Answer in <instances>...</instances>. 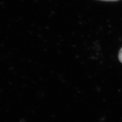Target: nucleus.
Segmentation results:
<instances>
[{
	"instance_id": "f257e3e1",
	"label": "nucleus",
	"mask_w": 122,
	"mask_h": 122,
	"mask_svg": "<svg viewBox=\"0 0 122 122\" xmlns=\"http://www.w3.org/2000/svg\"><path fill=\"white\" fill-rule=\"evenodd\" d=\"M118 57H119V61H120V62H122V48H121V49L120 50L119 53Z\"/></svg>"
},
{
	"instance_id": "f03ea898",
	"label": "nucleus",
	"mask_w": 122,
	"mask_h": 122,
	"mask_svg": "<svg viewBox=\"0 0 122 122\" xmlns=\"http://www.w3.org/2000/svg\"><path fill=\"white\" fill-rule=\"evenodd\" d=\"M101 1H117L118 0H101Z\"/></svg>"
}]
</instances>
